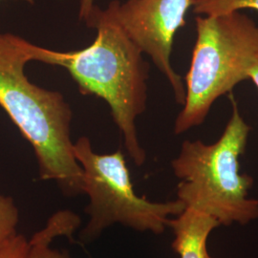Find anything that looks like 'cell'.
<instances>
[{"label": "cell", "mask_w": 258, "mask_h": 258, "mask_svg": "<svg viewBox=\"0 0 258 258\" xmlns=\"http://www.w3.org/2000/svg\"><path fill=\"white\" fill-rule=\"evenodd\" d=\"M85 23L97 30L89 46L59 52L30 42L33 61L64 68L80 92L104 100L123 136L129 156L136 166H143L147 153L139 141L136 120L147 108L148 63L108 8L95 5Z\"/></svg>", "instance_id": "cell-1"}, {"label": "cell", "mask_w": 258, "mask_h": 258, "mask_svg": "<svg viewBox=\"0 0 258 258\" xmlns=\"http://www.w3.org/2000/svg\"><path fill=\"white\" fill-rule=\"evenodd\" d=\"M30 41L0 32V106L31 144L40 179L55 181L66 197L83 194V171L71 140L73 111L64 96L28 79Z\"/></svg>", "instance_id": "cell-2"}, {"label": "cell", "mask_w": 258, "mask_h": 258, "mask_svg": "<svg viewBox=\"0 0 258 258\" xmlns=\"http://www.w3.org/2000/svg\"><path fill=\"white\" fill-rule=\"evenodd\" d=\"M231 102V118L220 138L210 145L185 140L171 162L180 180L177 199L185 208L215 218L220 226L247 225L258 218V200L249 197L253 179L240 172V157L251 128L233 97Z\"/></svg>", "instance_id": "cell-3"}, {"label": "cell", "mask_w": 258, "mask_h": 258, "mask_svg": "<svg viewBox=\"0 0 258 258\" xmlns=\"http://www.w3.org/2000/svg\"><path fill=\"white\" fill-rule=\"evenodd\" d=\"M195 24L196 41L175 135L201 125L214 102L249 80L258 59V25L241 11L197 16Z\"/></svg>", "instance_id": "cell-4"}, {"label": "cell", "mask_w": 258, "mask_h": 258, "mask_svg": "<svg viewBox=\"0 0 258 258\" xmlns=\"http://www.w3.org/2000/svg\"><path fill=\"white\" fill-rule=\"evenodd\" d=\"M74 155L83 171V194L89 197L85 213L90 217L80 232L83 243L100 237L114 224L138 231L164 233L172 216L185 209L180 200L156 203L135 194L128 167L120 149L98 154L90 139L83 136L73 146Z\"/></svg>", "instance_id": "cell-5"}, {"label": "cell", "mask_w": 258, "mask_h": 258, "mask_svg": "<svg viewBox=\"0 0 258 258\" xmlns=\"http://www.w3.org/2000/svg\"><path fill=\"white\" fill-rule=\"evenodd\" d=\"M191 7L192 0H114L107 6L130 40L165 76L176 102L182 105L185 88L172 66L171 53L176 34L185 25V15Z\"/></svg>", "instance_id": "cell-6"}, {"label": "cell", "mask_w": 258, "mask_h": 258, "mask_svg": "<svg viewBox=\"0 0 258 258\" xmlns=\"http://www.w3.org/2000/svg\"><path fill=\"white\" fill-rule=\"evenodd\" d=\"M219 226L212 216L185 208L168 221L167 227L174 234L171 247L180 258H213L208 251V239Z\"/></svg>", "instance_id": "cell-7"}, {"label": "cell", "mask_w": 258, "mask_h": 258, "mask_svg": "<svg viewBox=\"0 0 258 258\" xmlns=\"http://www.w3.org/2000/svg\"><path fill=\"white\" fill-rule=\"evenodd\" d=\"M80 225L81 218L75 212L68 210L55 212L48 219L46 226L29 240L26 258H71L68 251L53 249L51 244L58 236L73 239Z\"/></svg>", "instance_id": "cell-8"}, {"label": "cell", "mask_w": 258, "mask_h": 258, "mask_svg": "<svg viewBox=\"0 0 258 258\" xmlns=\"http://www.w3.org/2000/svg\"><path fill=\"white\" fill-rule=\"evenodd\" d=\"M192 12L197 16H217L242 10L258 12V0H192Z\"/></svg>", "instance_id": "cell-9"}, {"label": "cell", "mask_w": 258, "mask_h": 258, "mask_svg": "<svg viewBox=\"0 0 258 258\" xmlns=\"http://www.w3.org/2000/svg\"><path fill=\"white\" fill-rule=\"evenodd\" d=\"M19 212L14 199L0 194V249L17 234Z\"/></svg>", "instance_id": "cell-10"}, {"label": "cell", "mask_w": 258, "mask_h": 258, "mask_svg": "<svg viewBox=\"0 0 258 258\" xmlns=\"http://www.w3.org/2000/svg\"><path fill=\"white\" fill-rule=\"evenodd\" d=\"M29 240L23 234H17L0 249V258L27 257Z\"/></svg>", "instance_id": "cell-11"}, {"label": "cell", "mask_w": 258, "mask_h": 258, "mask_svg": "<svg viewBox=\"0 0 258 258\" xmlns=\"http://www.w3.org/2000/svg\"><path fill=\"white\" fill-rule=\"evenodd\" d=\"M95 6L94 0H81L80 4V19L85 21Z\"/></svg>", "instance_id": "cell-12"}, {"label": "cell", "mask_w": 258, "mask_h": 258, "mask_svg": "<svg viewBox=\"0 0 258 258\" xmlns=\"http://www.w3.org/2000/svg\"><path fill=\"white\" fill-rule=\"evenodd\" d=\"M249 80L254 83V85L256 86L258 90V59L254 66L252 67V69L250 70V72H249Z\"/></svg>", "instance_id": "cell-13"}, {"label": "cell", "mask_w": 258, "mask_h": 258, "mask_svg": "<svg viewBox=\"0 0 258 258\" xmlns=\"http://www.w3.org/2000/svg\"><path fill=\"white\" fill-rule=\"evenodd\" d=\"M23 1H26V2L30 3V4H34L35 3V0H23Z\"/></svg>", "instance_id": "cell-14"}]
</instances>
